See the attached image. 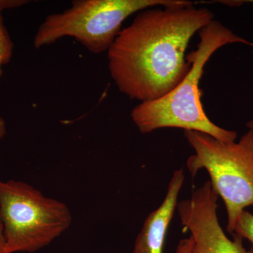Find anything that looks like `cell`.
Returning a JSON list of instances; mask_svg holds the SVG:
<instances>
[{
    "mask_svg": "<svg viewBox=\"0 0 253 253\" xmlns=\"http://www.w3.org/2000/svg\"><path fill=\"white\" fill-rule=\"evenodd\" d=\"M197 49L186 54L191 69L184 79L161 99L141 102L131 112L133 123L142 134L161 128H181L206 133L217 140L235 141L237 133L217 126L208 118L201 101L199 83L206 63L218 49L234 43L253 46L216 20L199 31Z\"/></svg>",
    "mask_w": 253,
    "mask_h": 253,
    "instance_id": "obj_2",
    "label": "cell"
},
{
    "mask_svg": "<svg viewBox=\"0 0 253 253\" xmlns=\"http://www.w3.org/2000/svg\"><path fill=\"white\" fill-rule=\"evenodd\" d=\"M28 2L26 0H0V78L2 74V66L10 62L14 51V44L5 26L2 12L4 10L19 7Z\"/></svg>",
    "mask_w": 253,
    "mask_h": 253,
    "instance_id": "obj_8",
    "label": "cell"
},
{
    "mask_svg": "<svg viewBox=\"0 0 253 253\" xmlns=\"http://www.w3.org/2000/svg\"><path fill=\"white\" fill-rule=\"evenodd\" d=\"M247 239L252 245L253 250V214L244 211L236 221L234 234Z\"/></svg>",
    "mask_w": 253,
    "mask_h": 253,
    "instance_id": "obj_9",
    "label": "cell"
},
{
    "mask_svg": "<svg viewBox=\"0 0 253 253\" xmlns=\"http://www.w3.org/2000/svg\"><path fill=\"white\" fill-rule=\"evenodd\" d=\"M0 253H8L6 251V240L4 234V228L0 217Z\"/></svg>",
    "mask_w": 253,
    "mask_h": 253,
    "instance_id": "obj_11",
    "label": "cell"
},
{
    "mask_svg": "<svg viewBox=\"0 0 253 253\" xmlns=\"http://www.w3.org/2000/svg\"><path fill=\"white\" fill-rule=\"evenodd\" d=\"M184 179L183 169L173 172L166 198L161 206L145 219L142 229L136 238L133 253H164L166 236Z\"/></svg>",
    "mask_w": 253,
    "mask_h": 253,
    "instance_id": "obj_7",
    "label": "cell"
},
{
    "mask_svg": "<svg viewBox=\"0 0 253 253\" xmlns=\"http://www.w3.org/2000/svg\"><path fill=\"white\" fill-rule=\"evenodd\" d=\"M0 217L8 253L39 251L67 230L73 219L64 203L23 181L1 179Z\"/></svg>",
    "mask_w": 253,
    "mask_h": 253,
    "instance_id": "obj_5",
    "label": "cell"
},
{
    "mask_svg": "<svg viewBox=\"0 0 253 253\" xmlns=\"http://www.w3.org/2000/svg\"><path fill=\"white\" fill-rule=\"evenodd\" d=\"M192 244L193 239L191 236L187 239H181L176 247L175 253H189Z\"/></svg>",
    "mask_w": 253,
    "mask_h": 253,
    "instance_id": "obj_10",
    "label": "cell"
},
{
    "mask_svg": "<svg viewBox=\"0 0 253 253\" xmlns=\"http://www.w3.org/2000/svg\"><path fill=\"white\" fill-rule=\"evenodd\" d=\"M6 134V121H4V118L0 116V140Z\"/></svg>",
    "mask_w": 253,
    "mask_h": 253,
    "instance_id": "obj_12",
    "label": "cell"
},
{
    "mask_svg": "<svg viewBox=\"0 0 253 253\" xmlns=\"http://www.w3.org/2000/svg\"><path fill=\"white\" fill-rule=\"evenodd\" d=\"M184 135L194 150L186 161L188 170L193 178L201 169L207 171L212 189L225 205L226 230L233 234L241 213L253 206V131L238 142H224L197 131H184Z\"/></svg>",
    "mask_w": 253,
    "mask_h": 253,
    "instance_id": "obj_3",
    "label": "cell"
},
{
    "mask_svg": "<svg viewBox=\"0 0 253 253\" xmlns=\"http://www.w3.org/2000/svg\"><path fill=\"white\" fill-rule=\"evenodd\" d=\"M178 0H76L62 12L48 15L35 36V49L73 38L92 54L107 52L123 22L139 11Z\"/></svg>",
    "mask_w": 253,
    "mask_h": 253,
    "instance_id": "obj_4",
    "label": "cell"
},
{
    "mask_svg": "<svg viewBox=\"0 0 253 253\" xmlns=\"http://www.w3.org/2000/svg\"><path fill=\"white\" fill-rule=\"evenodd\" d=\"M219 196L208 181L193 193L189 199L176 206L182 225L189 231L193 244L189 253H253L244 247V239L226 235L217 217Z\"/></svg>",
    "mask_w": 253,
    "mask_h": 253,
    "instance_id": "obj_6",
    "label": "cell"
},
{
    "mask_svg": "<svg viewBox=\"0 0 253 253\" xmlns=\"http://www.w3.org/2000/svg\"><path fill=\"white\" fill-rule=\"evenodd\" d=\"M248 127L249 128V129L253 131V119L250 121L249 123H247Z\"/></svg>",
    "mask_w": 253,
    "mask_h": 253,
    "instance_id": "obj_13",
    "label": "cell"
},
{
    "mask_svg": "<svg viewBox=\"0 0 253 253\" xmlns=\"http://www.w3.org/2000/svg\"><path fill=\"white\" fill-rule=\"evenodd\" d=\"M107 51L111 78L122 94L141 102L161 99L191 69L186 51L195 33L214 20L184 0L143 10Z\"/></svg>",
    "mask_w": 253,
    "mask_h": 253,
    "instance_id": "obj_1",
    "label": "cell"
},
{
    "mask_svg": "<svg viewBox=\"0 0 253 253\" xmlns=\"http://www.w3.org/2000/svg\"><path fill=\"white\" fill-rule=\"evenodd\" d=\"M250 2H253V1H250Z\"/></svg>",
    "mask_w": 253,
    "mask_h": 253,
    "instance_id": "obj_14",
    "label": "cell"
}]
</instances>
